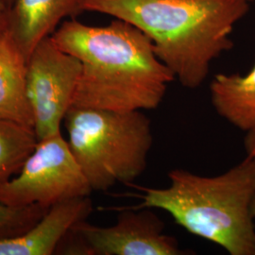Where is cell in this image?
I'll use <instances>...</instances> for the list:
<instances>
[{
    "mask_svg": "<svg viewBox=\"0 0 255 255\" xmlns=\"http://www.w3.org/2000/svg\"><path fill=\"white\" fill-rule=\"evenodd\" d=\"M51 37L82 64L74 107L157 109L176 80L150 39L126 21L116 18L107 26L93 27L72 19L64 21Z\"/></svg>",
    "mask_w": 255,
    "mask_h": 255,
    "instance_id": "1",
    "label": "cell"
},
{
    "mask_svg": "<svg viewBox=\"0 0 255 255\" xmlns=\"http://www.w3.org/2000/svg\"><path fill=\"white\" fill-rule=\"evenodd\" d=\"M247 0H86L85 11L126 21L150 39L155 53L182 86L196 89L210 64L233 48Z\"/></svg>",
    "mask_w": 255,
    "mask_h": 255,
    "instance_id": "2",
    "label": "cell"
},
{
    "mask_svg": "<svg viewBox=\"0 0 255 255\" xmlns=\"http://www.w3.org/2000/svg\"><path fill=\"white\" fill-rule=\"evenodd\" d=\"M165 188H142L133 208L167 212L182 228L222 247L229 255H255V159L248 157L218 176L176 168Z\"/></svg>",
    "mask_w": 255,
    "mask_h": 255,
    "instance_id": "3",
    "label": "cell"
},
{
    "mask_svg": "<svg viewBox=\"0 0 255 255\" xmlns=\"http://www.w3.org/2000/svg\"><path fill=\"white\" fill-rule=\"evenodd\" d=\"M64 122L70 149L92 191L131 183L146 170L153 136L143 111L72 106Z\"/></svg>",
    "mask_w": 255,
    "mask_h": 255,
    "instance_id": "4",
    "label": "cell"
},
{
    "mask_svg": "<svg viewBox=\"0 0 255 255\" xmlns=\"http://www.w3.org/2000/svg\"><path fill=\"white\" fill-rule=\"evenodd\" d=\"M17 174L0 185L1 203L50 208L93 192L62 132L38 140Z\"/></svg>",
    "mask_w": 255,
    "mask_h": 255,
    "instance_id": "5",
    "label": "cell"
},
{
    "mask_svg": "<svg viewBox=\"0 0 255 255\" xmlns=\"http://www.w3.org/2000/svg\"><path fill=\"white\" fill-rule=\"evenodd\" d=\"M82 70L81 62L47 37L27 60V97L38 140L61 132V125L74 96Z\"/></svg>",
    "mask_w": 255,
    "mask_h": 255,
    "instance_id": "6",
    "label": "cell"
},
{
    "mask_svg": "<svg viewBox=\"0 0 255 255\" xmlns=\"http://www.w3.org/2000/svg\"><path fill=\"white\" fill-rule=\"evenodd\" d=\"M117 223L101 227L82 220L72 226L87 255H182L177 239L164 234L163 220L149 208L119 209Z\"/></svg>",
    "mask_w": 255,
    "mask_h": 255,
    "instance_id": "7",
    "label": "cell"
},
{
    "mask_svg": "<svg viewBox=\"0 0 255 255\" xmlns=\"http://www.w3.org/2000/svg\"><path fill=\"white\" fill-rule=\"evenodd\" d=\"M93 212L89 196L74 198L50 207L32 229L19 237L0 239V255H51L60 240L76 223Z\"/></svg>",
    "mask_w": 255,
    "mask_h": 255,
    "instance_id": "8",
    "label": "cell"
},
{
    "mask_svg": "<svg viewBox=\"0 0 255 255\" xmlns=\"http://www.w3.org/2000/svg\"><path fill=\"white\" fill-rule=\"evenodd\" d=\"M86 0H12L9 8L10 33L28 60L43 40L64 19L85 11Z\"/></svg>",
    "mask_w": 255,
    "mask_h": 255,
    "instance_id": "9",
    "label": "cell"
},
{
    "mask_svg": "<svg viewBox=\"0 0 255 255\" xmlns=\"http://www.w3.org/2000/svg\"><path fill=\"white\" fill-rule=\"evenodd\" d=\"M27 72V58L8 29L0 38V119L34 128Z\"/></svg>",
    "mask_w": 255,
    "mask_h": 255,
    "instance_id": "10",
    "label": "cell"
},
{
    "mask_svg": "<svg viewBox=\"0 0 255 255\" xmlns=\"http://www.w3.org/2000/svg\"><path fill=\"white\" fill-rule=\"evenodd\" d=\"M210 94L219 117L245 132L255 128V64L246 75H216Z\"/></svg>",
    "mask_w": 255,
    "mask_h": 255,
    "instance_id": "11",
    "label": "cell"
},
{
    "mask_svg": "<svg viewBox=\"0 0 255 255\" xmlns=\"http://www.w3.org/2000/svg\"><path fill=\"white\" fill-rule=\"evenodd\" d=\"M37 143L33 128L0 119V185L18 173Z\"/></svg>",
    "mask_w": 255,
    "mask_h": 255,
    "instance_id": "12",
    "label": "cell"
},
{
    "mask_svg": "<svg viewBox=\"0 0 255 255\" xmlns=\"http://www.w3.org/2000/svg\"><path fill=\"white\" fill-rule=\"evenodd\" d=\"M48 210L39 205L15 207L0 202V239L25 234L39 223Z\"/></svg>",
    "mask_w": 255,
    "mask_h": 255,
    "instance_id": "13",
    "label": "cell"
},
{
    "mask_svg": "<svg viewBox=\"0 0 255 255\" xmlns=\"http://www.w3.org/2000/svg\"><path fill=\"white\" fill-rule=\"evenodd\" d=\"M244 147L247 156L255 159V128L246 132L244 139Z\"/></svg>",
    "mask_w": 255,
    "mask_h": 255,
    "instance_id": "14",
    "label": "cell"
},
{
    "mask_svg": "<svg viewBox=\"0 0 255 255\" xmlns=\"http://www.w3.org/2000/svg\"><path fill=\"white\" fill-rule=\"evenodd\" d=\"M9 9L0 10V38L9 29Z\"/></svg>",
    "mask_w": 255,
    "mask_h": 255,
    "instance_id": "15",
    "label": "cell"
},
{
    "mask_svg": "<svg viewBox=\"0 0 255 255\" xmlns=\"http://www.w3.org/2000/svg\"><path fill=\"white\" fill-rule=\"evenodd\" d=\"M9 8V3L7 0H0V10H7Z\"/></svg>",
    "mask_w": 255,
    "mask_h": 255,
    "instance_id": "16",
    "label": "cell"
},
{
    "mask_svg": "<svg viewBox=\"0 0 255 255\" xmlns=\"http://www.w3.org/2000/svg\"><path fill=\"white\" fill-rule=\"evenodd\" d=\"M253 214H254V217H255V200L254 201V205H253Z\"/></svg>",
    "mask_w": 255,
    "mask_h": 255,
    "instance_id": "17",
    "label": "cell"
},
{
    "mask_svg": "<svg viewBox=\"0 0 255 255\" xmlns=\"http://www.w3.org/2000/svg\"><path fill=\"white\" fill-rule=\"evenodd\" d=\"M8 1V3H9V6H10V4H11V2H12V0H7Z\"/></svg>",
    "mask_w": 255,
    "mask_h": 255,
    "instance_id": "18",
    "label": "cell"
},
{
    "mask_svg": "<svg viewBox=\"0 0 255 255\" xmlns=\"http://www.w3.org/2000/svg\"><path fill=\"white\" fill-rule=\"evenodd\" d=\"M248 2H251V1H255V0H247Z\"/></svg>",
    "mask_w": 255,
    "mask_h": 255,
    "instance_id": "19",
    "label": "cell"
}]
</instances>
